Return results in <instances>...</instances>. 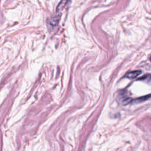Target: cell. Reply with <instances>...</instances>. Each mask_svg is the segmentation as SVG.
I'll return each mask as SVG.
<instances>
[{
    "mask_svg": "<svg viewBox=\"0 0 151 151\" xmlns=\"http://www.w3.org/2000/svg\"><path fill=\"white\" fill-rule=\"evenodd\" d=\"M141 74H142V71H140V70H134V71H130V72H128L127 73H126L124 76V77H126L127 78L133 79V78H136L137 76H139Z\"/></svg>",
    "mask_w": 151,
    "mask_h": 151,
    "instance_id": "cell-1",
    "label": "cell"
},
{
    "mask_svg": "<svg viewBox=\"0 0 151 151\" xmlns=\"http://www.w3.org/2000/svg\"><path fill=\"white\" fill-rule=\"evenodd\" d=\"M60 16H58V15H55V17H52L49 21V24L52 26V27H55L58 24V21L60 19Z\"/></svg>",
    "mask_w": 151,
    "mask_h": 151,
    "instance_id": "cell-2",
    "label": "cell"
},
{
    "mask_svg": "<svg viewBox=\"0 0 151 151\" xmlns=\"http://www.w3.org/2000/svg\"><path fill=\"white\" fill-rule=\"evenodd\" d=\"M68 2H70L69 1H61L59 4H58V6H57V12H60L61 11H62L63 10V9L65 6V5H67V4L68 3Z\"/></svg>",
    "mask_w": 151,
    "mask_h": 151,
    "instance_id": "cell-3",
    "label": "cell"
},
{
    "mask_svg": "<svg viewBox=\"0 0 151 151\" xmlns=\"http://www.w3.org/2000/svg\"><path fill=\"white\" fill-rule=\"evenodd\" d=\"M149 97H150V94H148L147 96H145L143 97H140L139 98L133 99V101L135 103H141V102H143V101L147 100L148 99H149Z\"/></svg>",
    "mask_w": 151,
    "mask_h": 151,
    "instance_id": "cell-4",
    "label": "cell"
},
{
    "mask_svg": "<svg viewBox=\"0 0 151 151\" xmlns=\"http://www.w3.org/2000/svg\"><path fill=\"white\" fill-rule=\"evenodd\" d=\"M145 78V80H147V81H149V80H150V75L149 74H147V75H146V76H145L143 77H142V78H140L139 80H143V79Z\"/></svg>",
    "mask_w": 151,
    "mask_h": 151,
    "instance_id": "cell-5",
    "label": "cell"
}]
</instances>
